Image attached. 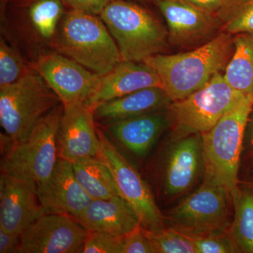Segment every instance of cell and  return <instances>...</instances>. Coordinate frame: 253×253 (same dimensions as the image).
Wrapping results in <instances>:
<instances>
[{
    "label": "cell",
    "instance_id": "6da1fadb",
    "mask_svg": "<svg viewBox=\"0 0 253 253\" xmlns=\"http://www.w3.org/2000/svg\"><path fill=\"white\" fill-rule=\"evenodd\" d=\"M234 36L221 32L206 44L175 54L154 55L146 60L172 101H179L225 71L234 53Z\"/></svg>",
    "mask_w": 253,
    "mask_h": 253
},
{
    "label": "cell",
    "instance_id": "7a4b0ae2",
    "mask_svg": "<svg viewBox=\"0 0 253 253\" xmlns=\"http://www.w3.org/2000/svg\"><path fill=\"white\" fill-rule=\"evenodd\" d=\"M53 46L98 76L122 61L116 41L101 18L73 9L61 21Z\"/></svg>",
    "mask_w": 253,
    "mask_h": 253
},
{
    "label": "cell",
    "instance_id": "3957f363",
    "mask_svg": "<svg viewBox=\"0 0 253 253\" xmlns=\"http://www.w3.org/2000/svg\"><path fill=\"white\" fill-rule=\"evenodd\" d=\"M253 108V96L247 95L201 134L205 177L224 186L231 198L239 191L240 157L245 129Z\"/></svg>",
    "mask_w": 253,
    "mask_h": 253
},
{
    "label": "cell",
    "instance_id": "277c9868",
    "mask_svg": "<svg viewBox=\"0 0 253 253\" xmlns=\"http://www.w3.org/2000/svg\"><path fill=\"white\" fill-rule=\"evenodd\" d=\"M100 18L116 41L122 61L144 62L167 48V28L139 5L113 0Z\"/></svg>",
    "mask_w": 253,
    "mask_h": 253
},
{
    "label": "cell",
    "instance_id": "5b68a950",
    "mask_svg": "<svg viewBox=\"0 0 253 253\" xmlns=\"http://www.w3.org/2000/svg\"><path fill=\"white\" fill-rule=\"evenodd\" d=\"M246 96L231 87L223 73H217L202 87L169 105L168 113L173 139L210 130Z\"/></svg>",
    "mask_w": 253,
    "mask_h": 253
},
{
    "label": "cell",
    "instance_id": "8992f818",
    "mask_svg": "<svg viewBox=\"0 0 253 253\" xmlns=\"http://www.w3.org/2000/svg\"><path fill=\"white\" fill-rule=\"evenodd\" d=\"M62 103L44 115L21 142L14 143L1 160V172L35 185L48 180L57 163V132Z\"/></svg>",
    "mask_w": 253,
    "mask_h": 253
},
{
    "label": "cell",
    "instance_id": "52a82bcc",
    "mask_svg": "<svg viewBox=\"0 0 253 253\" xmlns=\"http://www.w3.org/2000/svg\"><path fill=\"white\" fill-rule=\"evenodd\" d=\"M58 95L35 69L18 81L0 86V123L15 143L27 138L36 123L61 104Z\"/></svg>",
    "mask_w": 253,
    "mask_h": 253
},
{
    "label": "cell",
    "instance_id": "ba28073f",
    "mask_svg": "<svg viewBox=\"0 0 253 253\" xmlns=\"http://www.w3.org/2000/svg\"><path fill=\"white\" fill-rule=\"evenodd\" d=\"M230 193L205 177L202 185L173 208L168 219L172 227L186 234L226 232L231 226Z\"/></svg>",
    "mask_w": 253,
    "mask_h": 253
},
{
    "label": "cell",
    "instance_id": "9c48e42d",
    "mask_svg": "<svg viewBox=\"0 0 253 253\" xmlns=\"http://www.w3.org/2000/svg\"><path fill=\"white\" fill-rule=\"evenodd\" d=\"M97 131L100 138L98 157L109 168L118 194L135 212L141 227L151 231L166 227L165 217L146 181L106 134Z\"/></svg>",
    "mask_w": 253,
    "mask_h": 253
},
{
    "label": "cell",
    "instance_id": "30bf717a",
    "mask_svg": "<svg viewBox=\"0 0 253 253\" xmlns=\"http://www.w3.org/2000/svg\"><path fill=\"white\" fill-rule=\"evenodd\" d=\"M156 4L167 23L168 42L176 48L195 49L222 32L215 13L182 0H157Z\"/></svg>",
    "mask_w": 253,
    "mask_h": 253
},
{
    "label": "cell",
    "instance_id": "8fae6325",
    "mask_svg": "<svg viewBox=\"0 0 253 253\" xmlns=\"http://www.w3.org/2000/svg\"><path fill=\"white\" fill-rule=\"evenodd\" d=\"M87 234L71 216L46 213L23 231L18 253H81Z\"/></svg>",
    "mask_w": 253,
    "mask_h": 253
},
{
    "label": "cell",
    "instance_id": "7c38bea8",
    "mask_svg": "<svg viewBox=\"0 0 253 253\" xmlns=\"http://www.w3.org/2000/svg\"><path fill=\"white\" fill-rule=\"evenodd\" d=\"M33 67L63 105L84 103L94 92L101 77L60 53L42 55Z\"/></svg>",
    "mask_w": 253,
    "mask_h": 253
},
{
    "label": "cell",
    "instance_id": "4fadbf2b",
    "mask_svg": "<svg viewBox=\"0 0 253 253\" xmlns=\"http://www.w3.org/2000/svg\"><path fill=\"white\" fill-rule=\"evenodd\" d=\"M94 120L92 110L83 102L63 105L56 142L59 158L73 163L98 157L100 138Z\"/></svg>",
    "mask_w": 253,
    "mask_h": 253
},
{
    "label": "cell",
    "instance_id": "5bb4252c",
    "mask_svg": "<svg viewBox=\"0 0 253 253\" xmlns=\"http://www.w3.org/2000/svg\"><path fill=\"white\" fill-rule=\"evenodd\" d=\"M36 186L1 172L0 229L21 236L46 212L36 194Z\"/></svg>",
    "mask_w": 253,
    "mask_h": 253
},
{
    "label": "cell",
    "instance_id": "9a60e30c",
    "mask_svg": "<svg viewBox=\"0 0 253 253\" xmlns=\"http://www.w3.org/2000/svg\"><path fill=\"white\" fill-rule=\"evenodd\" d=\"M36 194L46 213L75 217L92 201L78 182L72 164L59 158L49 179L36 185Z\"/></svg>",
    "mask_w": 253,
    "mask_h": 253
},
{
    "label": "cell",
    "instance_id": "2e32d148",
    "mask_svg": "<svg viewBox=\"0 0 253 253\" xmlns=\"http://www.w3.org/2000/svg\"><path fill=\"white\" fill-rule=\"evenodd\" d=\"M203 166L201 134L176 139L169 149L165 166L163 190L166 196L176 197L187 192L199 177Z\"/></svg>",
    "mask_w": 253,
    "mask_h": 253
},
{
    "label": "cell",
    "instance_id": "e0dca14e",
    "mask_svg": "<svg viewBox=\"0 0 253 253\" xmlns=\"http://www.w3.org/2000/svg\"><path fill=\"white\" fill-rule=\"evenodd\" d=\"M151 86H161L152 66L144 62L122 61L111 72L100 77L94 92L84 104L93 111L106 101Z\"/></svg>",
    "mask_w": 253,
    "mask_h": 253
},
{
    "label": "cell",
    "instance_id": "ac0fdd59",
    "mask_svg": "<svg viewBox=\"0 0 253 253\" xmlns=\"http://www.w3.org/2000/svg\"><path fill=\"white\" fill-rule=\"evenodd\" d=\"M88 232L124 236L141 226L135 212L120 196L95 199L77 216L72 217Z\"/></svg>",
    "mask_w": 253,
    "mask_h": 253
},
{
    "label": "cell",
    "instance_id": "d6986e66",
    "mask_svg": "<svg viewBox=\"0 0 253 253\" xmlns=\"http://www.w3.org/2000/svg\"><path fill=\"white\" fill-rule=\"evenodd\" d=\"M106 132L125 149L143 158L159 136L170 126L168 110L123 120L104 126Z\"/></svg>",
    "mask_w": 253,
    "mask_h": 253
},
{
    "label": "cell",
    "instance_id": "ffe728a7",
    "mask_svg": "<svg viewBox=\"0 0 253 253\" xmlns=\"http://www.w3.org/2000/svg\"><path fill=\"white\" fill-rule=\"evenodd\" d=\"M172 102L161 86H151L106 101L93 110L94 119L106 126L111 123L168 110Z\"/></svg>",
    "mask_w": 253,
    "mask_h": 253
},
{
    "label": "cell",
    "instance_id": "44dd1931",
    "mask_svg": "<svg viewBox=\"0 0 253 253\" xmlns=\"http://www.w3.org/2000/svg\"><path fill=\"white\" fill-rule=\"evenodd\" d=\"M63 14L61 0H36L27 10L23 33L31 41L53 44Z\"/></svg>",
    "mask_w": 253,
    "mask_h": 253
},
{
    "label": "cell",
    "instance_id": "7402d4cb",
    "mask_svg": "<svg viewBox=\"0 0 253 253\" xmlns=\"http://www.w3.org/2000/svg\"><path fill=\"white\" fill-rule=\"evenodd\" d=\"M234 46L223 76L236 90L253 96V33L234 36Z\"/></svg>",
    "mask_w": 253,
    "mask_h": 253
},
{
    "label": "cell",
    "instance_id": "603a6c76",
    "mask_svg": "<svg viewBox=\"0 0 253 253\" xmlns=\"http://www.w3.org/2000/svg\"><path fill=\"white\" fill-rule=\"evenodd\" d=\"M79 184L91 199H108L119 196L111 171L99 157L71 163Z\"/></svg>",
    "mask_w": 253,
    "mask_h": 253
},
{
    "label": "cell",
    "instance_id": "cb8c5ba5",
    "mask_svg": "<svg viewBox=\"0 0 253 253\" xmlns=\"http://www.w3.org/2000/svg\"><path fill=\"white\" fill-rule=\"evenodd\" d=\"M232 201L235 214L228 234L241 253H253V191L239 189Z\"/></svg>",
    "mask_w": 253,
    "mask_h": 253
},
{
    "label": "cell",
    "instance_id": "d4e9b609",
    "mask_svg": "<svg viewBox=\"0 0 253 253\" xmlns=\"http://www.w3.org/2000/svg\"><path fill=\"white\" fill-rule=\"evenodd\" d=\"M216 14L221 31L232 36L253 33V0H226Z\"/></svg>",
    "mask_w": 253,
    "mask_h": 253
},
{
    "label": "cell",
    "instance_id": "484cf974",
    "mask_svg": "<svg viewBox=\"0 0 253 253\" xmlns=\"http://www.w3.org/2000/svg\"><path fill=\"white\" fill-rule=\"evenodd\" d=\"M141 229L156 253H197L190 236L172 226L155 231Z\"/></svg>",
    "mask_w": 253,
    "mask_h": 253
},
{
    "label": "cell",
    "instance_id": "4316f807",
    "mask_svg": "<svg viewBox=\"0 0 253 253\" xmlns=\"http://www.w3.org/2000/svg\"><path fill=\"white\" fill-rule=\"evenodd\" d=\"M26 61L2 37L0 41V86L18 81L30 71Z\"/></svg>",
    "mask_w": 253,
    "mask_h": 253
},
{
    "label": "cell",
    "instance_id": "83f0119b",
    "mask_svg": "<svg viewBox=\"0 0 253 253\" xmlns=\"http://www.w3.org/2000/svg\"><path fill=\"white\" fill-rule=\"evenodd\" d=\"M186 234L192 239L197 253H241L228 231Z\"/></svg>",
    "mask_w": 253,
    "mask_h": 253
},
{
    "label": "cell",
    "instance_id": "f1b7e54d",
    "mask_svg": "<svg viewBox=\"0 0 253 253\" xmlns=\"http://www.w3.org/2000/svg\"><path fill=\"white\" fill-rule=\"evenodd\" d=\"M123 236L101 232H88L81 253H122Z\"/></svg>",
    "mask_w": 253,
    "mask_h": 253
},
{
    "label": "cell",
    "instance_id": "f546056e",
    "mask_svg": "<svg viewBox=\"0 0 253 253\" xmlns=\"http://www.w3.org/2000/svg\"><path fill=\"white\" fill-rule=\"evenodd\" d=\"M122 253H156L154 246L145 236L141 226L123 236Z\"/></svg>",
    "mask_w": 253,
    "mask_h": 253
},
{
    "label": "cell",
    "instance_id": "4dcf8cb0",
    "mask_svg": "<svg viewBox=\"0 0 253 253\" xmlns=\"http://www.w3.org/2000/svg\"><path fill=\"white\" fill-rule=\"evenodd\" d=\"M73 9L93 15L101 14L113 0H63Z\"/></svg>",
    "mask_w": 253,
    "mask_h": 253
},
{
    "label": "cell",
    "instance_id": "1f68e13d",
    "mask_svg": "<svg viewBox=\"0 0 253 253\" xmlns=\"http://www.w3.org/2000/svg\"><path fill=\"white\" fill-rule=\"evenodd\" d=\"M21 236L0 229V253H18Z\"/></svg>",
    "mask_w": 253,
    "mask_h": 253
},
{
    "label": "cell",
    "instance_id": "d6a6232c",
    "mask_svg": "<svg viewBox=\"0 0 253 253\" xmlns=\"http://www.w3.org/2000/svg\"><path fill=\"white\" fill-rule=\"evenodd\" d=\"M211 13H217L226 0H182Z\"/></svg>",
    "mask_w": 253,
    "mask_h": 253
},
{
    "label": "cell",
    "instance_id": "836d02e7",
    "mask_svg": "<svg viewBox=\"0 0 253 253\" xmlns=\"http://www.w3.org/2000/svg\"><path fill=\"white\" fill-rule=\"evenodd\" d=\"M144 1H154V2H156V1H157V0H144Z\"/></svg>",
    "mask_w": 253,
    "mask_h": 253
},
{
    "label": "cell",
    "instance_id": "e575fe53",
    "mask_svg": "<svg viewBox=\"0 0 253 253\" xmlns=\"http://www.w3.org/2000/svg\"><path fill=\"white\" fill-rule=\"evenodd\" d=\"M252 142L253 144V129H252Z\"/></svg>",
    "mask_w": 253,
    "mask_h": 253
}]
</instances>
